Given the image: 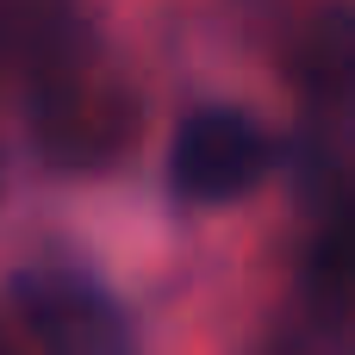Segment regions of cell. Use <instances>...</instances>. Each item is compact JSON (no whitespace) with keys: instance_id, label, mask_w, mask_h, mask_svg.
<instances>
[{"instance_id":"obj_1","label":"cell","mask_w":355,"mask_h":355,"mask_svg":"<svg viewBox=\"0 0 355 355\" xmlns=\"http://www.w3.org/2000/svg\"><path fill=\"white\" fill-rule=\"evenodd\" d=\"M31 131H37V144H44L50 162H62V168H100V162H112L131 144L137 106H131L125 87L94 81L81 69H62V75H50L37 87Z\"/></svg>"},{"instance_id":"obj_2","label":"cell","mask_w":355,"mask_h":355,"mask_svg":"<svg viewBox=\"0 0 355 355\" xmlns=\"http://www.w3.org/2000/svg\"><path fill=\"white\" fill-rule=\"evenodd\" d=\"M275 162V144L243 112H193L168 144V187L193 206H225L250 193Z\"/></svg>"},{"instance_id":"obj_3","label":"cell","mask_w":355,"mask_h":355,"mask_svg":"<svg viewBox=\"0 0 355 355\" xmlns=\"http://www.w3.org/2000/svg\"><path fill=\"white\" fill-rule=\"evenodd\" d=\"M19 312L31 324V337L44 355H125V324L106 306V293H94L75 275H31L19 281Z\"/></svg>"},{"instance_id":"obj_4","label":"cell","mask_w":355,"mask_h":355,"mask_svg":"<svg viewBox=\"0 0 355 355\" xmlns=\"http://www.w3.org/2000/svg\"><path fill=\"white\" fill-rule=\"evenodd\" d=\"M293 75L312 94H349L355 87V12L331 6L306 25V37L293 44Z\"/></svg>"},{"instance_id":"obj_5","label":"cell","mask_w":355,"mask_h":355,"mask_svg":"<svg viewBox=\"0 0 355 355\" xmlns=\"http://www.w3.org/2000/svg\"><path fill=\"white\" fill-rule=\"evenodd\" d=\"M312 275H318L324 287H355V206H343V212L331 218V231L318 237Z\"/></svg>"}]
</instances>
